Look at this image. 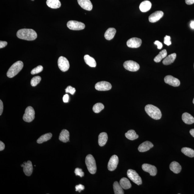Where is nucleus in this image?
<instances>
[{"instance_id":"48","label":"nucleus","mask_w":194,"mask_h":194,"mask_svg":"<svg viewBox=\"0 0 194 194\" xmlns=\"http://www.w3.org/2000/svg\"><path fill=\"white\" fill-rule=\"evenodd\" d=\"M190 26L192 28L194 29V21L192 22L190 24Z\"/></svg>"},{"instance_id":"25","label":"nucleus","mask_w":194,"mask_h":194,"mask_svg":"<svg viewBox=\"0 0 194 194\" xmlns=\"http://www.w3.org/2000/svg\"><path fill=\"white\" fill-rule=\"evenodd\" d=\"M48 6L53 9H57L61 7V4L59 0H47Z\"/></svg>"},{"instance_id":"49","label":"nucleus","mask_w":194,"mask_h":194,"mask_svg":"<svg viewBox=\"0 0 194 194\" xmlns=\"http://www.w3.org/2000/svg\"><path fill=\"white\" fill-rule=\"evenodd\" d=\"M24 165H25L24 164H22V165H21V167H24Z\"/></svg>"},{"instance_id":"38","label":"nucleus","mask_w":194,"mask_h":194,"mask_svg":"<svg viewBox=\"0 0 194 194\" xmlns=\"http://www.w3.org/2000/svg\"><path fill=\"white\" fill-rule=\"evenodd\" d=\"M66 93H69L72 95H73L76 92V89L75 88L72 87L71 86H69L67 87L65 90Z\"/></svg>"},{"instance_id":"42","label":"nucleus","mask_w":194,"mask_h":194,"mask_svg":"<svg viewBox=\"0 0 194 194\" xmlns=\"http://www.w3.org/2000/svg\"><path fill=\"white\" fill-rule=\"evenodd\" d=\"M69 95L66 94L64 95L63 98V101L64 103H67L69 102Z\"/></svg>"},{"instance_id":"34","label":"nucleus","mask_w":194,"mask_h":194,"mask_svg":"<svg viewBox=\"0 0 194 194\" xmlns=\"http://www.w3.org/2000/svg\"><path fill=\"white\" fill-rule=\"evenodd\" d=\"M104 108V106L103 104L101 103H97L96 104H95L93 106V111L94 112L96 113H99L101 112L102 110H103Z\"/></svg>"},{"instance_id":"13","label":"nucleus","mask_w":194,"mask_h":194,"mask_svg":"<svg viewBox=\"0 0 194 194\" xmlns=\"http://www.w3.org/2000/svg\"><path fill=\"white\" fill-rule=\"evenodd\" d=\"M165 83L174 87H178L180 85V81L177 78L171 75L166 76L164 78Z\"/></svg>"},{"instance_id":"39","label":"nucleus","mask_w":194,"mask_h":194,"mask_svg":"<svg viewBox=\"0 0 194 194\" xmlns=\"http://www.w3.org/2000/svg\"><path fill=\"white\" fill-rule=\"evenodd\" d=\"M171 38L170 36L166 35L164 38V43L165 44L168 46H169L171 44Z\"/></svg>"},{"instance_id":"2","label":"nucleus","mask_w":194,"mask_h":194,"mask_svg":"<svg viewBox=\"0 0 194 194\" xmlns=\"http://www.w3.org/2000/svg\"><path fill=\"white\" fill-rule=\"evenodd\" d=\"M145 111L147 115L154 119L159 120L161 117V111L155 106L150 104L146 105Z\"/></svg>"},{"instance_id":"27","label":"nucleus","mask_w":194,"mask_h":194,"mask_svg":"<svg viewBox=\"0 0 194 194\" xmlns=\"http://www.w3.org/2000/svg\"><path fill=\"white\" fill-rule=\"evenodd\" d=\"M85 61L86 64L91 67H95L97 65V63L94 59L88 55H86L84 57Z\"/></svg>"},{"instance_id":"6","label":"nucleus","mask_w":194,"mask_h":194,"mask_svg":"<svg viewBox=\"0 0 194 194\" xmlns=\"http://www.w3.org/2000/svg\"><path fill=\"white\" fill-rule=\"evenodd\" d=\"M127 175L128 177L137 185H140L142 184L141 178L134 170H128Z\"/></svg>"},{"instance_id":"50","label":"nucleus","mask_w":194,"mask_h":194,"mask_svg":"<svg viewBox=\"0 0 194 194\" xmlns=\"http://www.w3.org/2000/svg\"><path fill=\"white\" fill-rule=\"evenodd\" d=\"M193 103L194 104V98L193 99Z\"/></svg>"},{"instance_id":"36","label":"nucleus","mask_w":194,"mask_h":194,"mask_svg":"<svg viewBox=\"0 0 194 194\" xmlns=\"http://www.w3.org/2000/svg\"><path fill=\"white\" fill-rule=\"evenodd\" d=\"M43 69V68L42 66L41 65L38 66L37 67L32 70L31 72V74L32 75L37 74L42 71Z\"/></svg>"},{"instance_id":"33","label":"nucleus","mask_w":194,"mask_h":194,"mask_svg":"<svg viewBox=\"0 0 194 194\" xmlns=\"http://www.w3.org/2000/svg\"><path fill=\"white\" fill-rule=\"evenodd\" d=\"M182 153L185 155L190 157H194V150L190 148L183 147L181 150Z\"/></svg>"},{"instance_id":"24","label":"nucleus","mask_w":194,"mask_h":194,"mask_svg":"<svg viewBox=\"0 0 194 194\" xmlns=\"http://www.w3.org/2000/svg\"><path fill=\"white\" fill-rule=\"evenodd\" d=\"M176 56V54L175 53L171 54L168 56L166 57L163 60V64L165 65H168L172 63L175 61Z\"/></svg>"},{"instance_id":"45","label":"nucleus","mask_w":194,"mask_h":194,"mask_svg":"<svg viewBox=\"0 0 194 194\" xmlns=\"http://www.w3.org/2000/svg\"><path fill=\"white\" fill-rule=\"evenodd\" d=\"M5 144L2 142L0 141V151H3L5 149Z\"/></svg>"},{"instance_id":"4","label":"nucleus","mask_w":194,"mask_h":194,"mask_svg":"<svg viewBox=\"0 0 194 194\" xmlns=\"http://www.w3.org/2000/svg\"><path fill=\"white\" fill-rule=\"evenodd\" d=\"M85 163L89 172L93 175L95 174L97 171V167L93 156L91 154L87 155L86 157Z\"/></svg>"},{"instance_id":"16","label":"nucleus","mask_w":194,"mask_h":194,"mask_svg":"<svg viewBox=\"0 0 194 194\" xmlns=\"http://www.w3.org/2000/svg\"><path fill=\"white\" fill-rule=\"evenodd\" d=\"M77 1L81 7L86 10L90 11L93 9V5L90 0H77Z\"/></svg>"},{"instance_id":"12","label":"nucleus","mask_w":194,"mask_h":194,"mask_svg":"<svg viewBox=\"0 0 194 194\" xmlns=\"http://www.w3.org/2000/svg\"><path fill=\"white\" fill-rule=\"evenodd\" d=\"M143 171L149 173L150 175L155 176L157 173V169L155 166L148 164H144L142 165Z\"/></svg>"},{"instance_id":"37","label":"nucleus","mask_w":194,"mask_h":194,"mask_svg":"<svg viewBox=\"0 0 194 194\" xmlns=\"http://www.w3.org/2000/svg\"><path fill=\"white\" fill-rule=\"evenodd\" d=\"M75 173L76 176H79V177H82L84 175V173L83 171V170L79 168H77L75 170Z\"/></svg>"},{"instance_id":"22","label":"nucleus","mask_w":194,"mask_h":194,"mask_svg":"<svg viewBox=\"0 0 194 194\" xmlns=\"http://www.w3.org/2000/svg\"><path fill=\"white\" fill-rule=\"evenodd\" d=\"M169 168L171 171L175 174L180 173L182 170V167L178 163L174 161L170 164Z\"/></svg>"},{"instance_id":"51","label":"nucleus","mask_w":194,"mask_h":194,"mask_svg":"<svg viewBox=\"0 0 194 194\" xmlns=\"http://www.w3.org/2000/svg\"><path fill=\"white\" fill-rule=\"evenodd\" d=\"M31 1H34V0H31Z\"/></svg>"},{"instance_id":"11","label":"nucleus","mask_w":194,"mask_h":194,"mask_svg":"<svg viewBox=\"0 0 194 194\" xmlns=\"http://www.w3.org/2000/svg\"><path fill=\"white\" fill-rule=\"evenodd\" d=\"M118 163V157L117 155H113L110 158L108 163V169L111 171H115L117 168Z\"/></svg>"},{"instance_id":"41","label":"nucleus","mask_w":194,"mask_h":194,"mask_svg":"<svg viewBox=\"0 0 194 194\" xmlns=\"http://www.w3.org/2000/svg\"><path fill=\"white\" fill-rule=\"evenodd\" d=\"M154 43L155 44L157 45L158 49H161L163 47L162 44L159 41H156Z\"/></svg>"},{"instance_id":"23","label":"nucleus","mask_w":194,"mask_h":194,"mask_svg":"<svg viewBox=\"0 0 194 194\" xmlns=\"http://www.w3.org/2000/svg\"><path fill=\"white\" fill-rule=\"evenodd\" d=\"M116 33V30L114 28H110L106 31L104 37L108 41L112 39Z\"/></svg>"},{"instance_id":"19","label":"nucleus","mask_w":194,"mask_h":194,"mask_svg":"<svg viewBox=\"0 0 194 194\" xmlns=\"http://www.w3.org/2000/svg\"><path fill=\"white\" fill-rule=\"evenodd\" d=\"M59 139L60 141L64 143H66L69 141V133L66 129H64L62 131L60 134Z\"/></svg>"},{"instance_id":"18","label":"nucleus","mask_w":194,"mask_h":194,"mask_svg":"<svg viewBox=\"0 0 194 194\" xmlns=\"http://www.w3.org/2000/svg\"><path fill=\"white\" fill-rule=\"evenodd\" d=\"M153 147V145L151 142L146 141L141 144L138 147V150L140 152H145L149 150Z\"/></svg>"},{"instance_id":"17","label":"nucleus","mask_w":194,"mask_h":194,"mask_svg":"<svg viewBox=\"0 0 194 194\" xmlns=\"http://www.w3.org/2000/svg\"><path fill=\"white\" fill-rule=\"evenodd\" d=\"M25 165L23 167V171L25 175L27 176H30L33 173V164L30 161H28L27 162H24Z\"/></svg>"},{"instance_id":"14","label":"nucleus","mask_w":194,"mask_h":194,"mask_svg":"<svg viewBox=\"0 0 194 194\" xmlns=\"http://www.w3.org/2000/svg\"><path fill=\"white\" fill-rule=\"evenodd\" d=\"M142 43V40L140 39L133 37L128 40L127 45L129 48H138L140 47Z\"/></svg>"},{"instance_id":"1","label":"nucleus","mask_w":194,"mask_h":194,"mask_svg":"<svg viewBox=\"0 0 194 194\" xmlns=\"http://www.w3.org/2000/svg\"><path fill=\"white\" fill-rule=\"evenodd\" d=\"M17 36L20 39L33 41L37 38V34L33 29H23L17 31Z\"/></svg>"},{"instance_id":"47","label":"nucleus","mask_w":194,"mask_h":194,"mask_svg":"<svg viewBox=\"0 0 194 194\" xmlns=\"http://www.w3.org/2000/svg\"><path fill=\"white\" fill-rule=\"evenodd\" d=\"M189 132L192 136L194 137V129H191V130Z\"/></svg>"},{"instance_id":"15","label":"nucleus","mask_w":194,"mask_h":194,"mask_svg":"<svg viewBox=\"0 0 194 194\" xmlns=\"http://www.w3.org/2000/svg\"><path fill=\"white\" fill-rule=\"evenodd\" d=\"M163 11H157L150 15L149 17V21L150 23H155L159 20L163 16Z\"/></svg>"},{"instance_id":"7","label":"nucleus","mask_w":194,"mask_h":194,"mask_svg":"<svg viewBox=\"0 0 194 194\" xmlns=\"http://www.w3.org/2000/svg\"><path fill=\"white\" fill-rule=\"evenodd\" d=\"M67 26L70 30H80L85 28V25L81 22L76 21H70L68 22Z\"/></svg>"},{"instance_id":"21","label":"nucleus","mask_w":194,"mask_h":194,"mask_svg":"<svg viewBox=\"0 0 194 194\" xmlns=\"http://www.w3.org/2000/svg\"><path fill=\"white\" fill-rule=\"evenodd\" d=\"M182 119L184 122L187 125H191L194 123V118L190 114L184 113L182 115Z\"/></svg>"},{"instance_id":"8","label":"nucleus","mask_w":194,"mask_h":194,"mask_svg":"<svg viewBox=\"0 0 194 194\" xmlns=\"http://www.w3.org/2000/svg\"><path fill=\"white\" fill-rule=\"evenodd\" d=\"M123 66L126 69L131 72H136L139 69V64L133 61H128L125 62L123 64Z\"/></svg>"},{"instance_id":"43","label":"nucleus","mask_w":194,"mask_h":194,"mask_svg":"<svg viewBox=\"0 0 194 194\" xmlns=\"http://www.w3.org/2000/svg\"><path fill=\"white\" fill-rule=\"evenodd\" d=\"M8 43L7 42L5 41H0V48H3L5 47L7 45Z\"/></svg>"},{"instance_id":"9","label":"nucleus","mask_w":194,"mask_h":194,"mask_svg":"<svg viewBox=\"0 0 194 194\" xmlns=\"http://www.w3.org/2000/svg\"><path fill=\"white\" fill-rule=\"evenodd\" d=\"M58 64L59 69L62 72L67 71L69 69L70 65L69 61L65 57H60L58 60Z\"/></svg>"},{"instance_id":"46","label":"nucleus","mask_w":194,"mask_h":194,"mask_svg":"<svg viewBox=\"0 0 194 194\" xmlns=\"http://www.w3.org/2000/svg\"><path fill=\"white\" fill-rule=\"evenodd\" d=\"M185 3L188 5H191L194 3V0H185Z\"/></svg>"},{"instance_id":"32","label":"nucleus","mask_w":194,"mask_h":194,"mask_svg":"<svg viewBox=\"0 0 194 194\" xmlns=\"http://www.w3.org/2000/svg\"><path fill=\"white\" fill-rule=\"evenodd\" d=\"M113 189L115 194H123V189L118 182L116 181L113 184Z\"/></svg>"},{"instance_id":"30","label":"nucleus","mask_w":194,"mask_h":194,"mask_svg":"<svg viewBox=\"0 0 194 194\" xmlns=\"http://www.w3.org/2000/svg\"><path fill=\"white\" fill-rule=\"evenodd\" d=\"M52 137V134L51 133H46L45 134L42 135L37 140V143L39 144L42 143L44 142H47L51 139Z\"/></svg>"},{"instance_id":"44","label":"nucleus","mask_w":194,"mask_h":194,"mask_svg":"<svg viewBox=\"0 0 194 194\" xmlns=\"http://www.w3.org/2000/svg\"><path fill=\"white\" fill-rule=\"evenodd\" d=\"M3 111V104L1 100L0 101V115H1Z\"/></svg>"},{"instance_id":"40","label":"nucleus","mask_w":194,"mask_h":194,"mask_svg":"<svg viewBox=\"0 0 194 194\" xmlns=\"http://www.w3.org/2000/svg\"><path fill=\"white\" fill-rule=\"evenodd\" d=\"M75 189L76 191H79V192H81L82 191L85 189V188L84 186L79 184V185L76 186Z\"/></svg>"},{"instance_id":"52","label":"nucleus","mask_w":194,"mask_h":194,"mask_svg":"<svg viewBox=\"0 0 194 194\" xmlns=\"http://www.w3.org/2000/svg\"></svg>"},{"instance_id":"31","label":"nucleus","mask_w":194,"mask_h":194,"mask_svg":"<svg viewBox=\"0 0 194 194\" xmlns=\"http://www.w3.org/2000/svg\"><path fill=\"white\" fill-rule=\"evenodd\" d=\"M167 52L166 49H164L160 52L159 55H157L154 59V61L156 63H159L162 60L164 59L167 57Z\"/></svg>"},{"instance_id":"29","label":"nucleus","mask_w":194,"mask_h":194,"mask_svg":"<svg viewBox=\"0 0 194 194\" xmlns=\"http://www.w3.org/2000/svg\"><path fill=\"white\" fill-rule=\"evenodd\" d=\"M125 136L130 140H134L139 138V135L137 134L133 130H130L125 133Z\"/></svg>"},{"instance_id":"3","label":"nucleus","mask_w":194,"mask_h":194,"mask_svg":"<svg viewBox=\"0 0 194 194\" xmlns=\"http://www.w3.org/2000/svg\"><path fill=\"white\" fill-rule=\"evenodd\" d=\"M23 67V63L22 61H18L14 63L8 70L7 75L9 78H13L19 73Z\"/></svg>"},{"instance_id":"5","label":"nucleus","mask_w":194,"mask_h":194,"mask_svg":"<svg viewBox=\"0 0 194 194\" xmlns=\"http://www.w3.org/2000/svg\"><path fill=\"white\" fill-rule=\"evenodd\" d=\"M35 112L33 108L29 106L26 108L23 115V119L27 122H31L35 118Z\"/></svg>"},{"instance_id":"28","label":"nucleus","mask_w":194,"mask_h":194,"mask_svg":"<svg viewBox=\"0 0 194 194\" xmlns=\"http://www.w3.org/2000/svg\"><path fill=\"white\" fill-rule=\"evenodd\" d=\"M120 185L123 189H128L131 187L132 185L129 180L127 178H123L120 180Z\"/></svg>"},{"instance_id":"35","label":"nucleus","mask_w":194,"mask_h":194,"mask_svg":"<svg viewBox=\"0 0 194 194\" xmlns=\"http://www.w3.org/2000/svg\"><path fill=\"white\" fill-rule=\"evenodd\" d=\"M41 79V77L39 76L34 77L31 81V84L32 86L35 87L37 86L40 83Z\"/></svg>"},{"instance_id":"10","label":"nucleus","mask_w":194,"mask_h":194,"mask_svg":"<svg viewBox=\"0 0 194 194\" xmlns=\"http://www.w3.org/2000/svg\"><path fill=\"white\" fill-rule=\"evenodd\" d=\"M111 84L107 81L98 82L95 85V89L100 91L109 90L111 89Z\"/></svg>"},{"instance_id":"20","label":"nucleus","mask_w":194,"mask_h":194,"mask_svg":"<svg viewBox=\"0 0 194 194\" xmlns=\"http://www.w3.org/2000/svg\"><path fill=\"white\" fill-rule=\"evenodd\" d=\"M152 4L150 2L145 1L142 2L139 5V9L143 12H145L150 10L151 9Z\"/></svg>"},{"instance_id":"26","label":"nucleus","mask_w":194,"mask_h":194,"mask_svg":"<svg viewBox=\"0 0 194 194\" xmlns=\"http://www.w3.org/2000/svg\"><path fill=\"white\" fill-rule=\"evenodd\" d=\"M98 143L100 146H103L108 141V136L105 132H102L99 136Z\"/></svg>"}]
</instances>
